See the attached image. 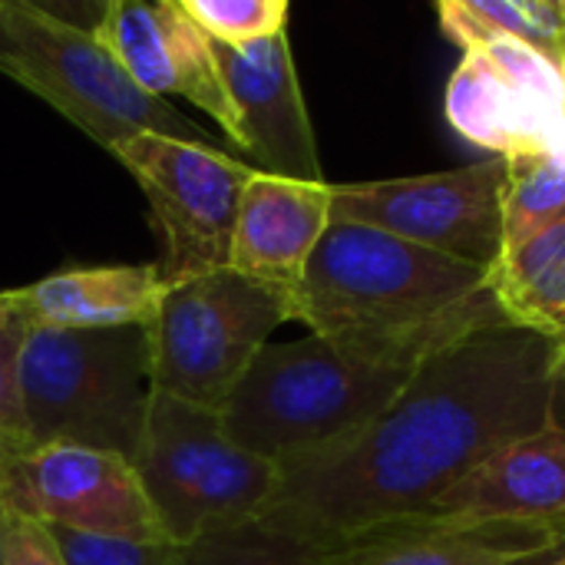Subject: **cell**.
<instances>
[{"mask_svg":"<svg viewBox=\"0 0 565 565\" xmlns=\"http://www.w3.org/2000/svg\"><path fill=\"white\" fill-rule=\"evenodd\" d=\"M162 291L156 265H93L46 275L3 298L30 331H103L149 328Z\"/></svg>","mask_w":565,"mask_h":565,"instance_id":"e0dca14e","label":"cell"},{"mask_svg":"<svg viewBox=\"0 0 565 565\" xmlns=\"http://www.w3.org/2000/svg\"><path fill=\"white\" fill-rule=\"evenodd\" d=\"M565 215V159H507L503 255Z\"/></svg>","mask_w":565,"mask_h":565,"instance_id":"ffe728a7","label":"cell"},{"mask_svg":"<svg viewBox=\"0 0 565 565\" xmlns=\"http://www.w3.org/2000/svg\"><path fill=\"white\" fill-rule=\"evenodd\" d=\"M493 321L507 315L487 281L457 308L404 331L268 344L218 411L222 427L275 467L321 454L374 424L434 354Z\"/></svg>","mask_w":565,"mask_h":565,"instance_id":"7a4b0ae2","label":"cell"},{"mask_svg":"<svg viewBox=\"0 0 565 565\" xmlns=\"http://www.w3.org/2000/svg\"><path fill=\"white\" fill-rule=\"evenodd\" d=\"M447 122L500 159H565V70L516 40L463 50L444 93Z\"/></svg>","mask_w":565,"mask_h":565,"instance_id":"30bf717a","label":"cell"},{"mask_svg":"<svg viewBox=\"0 0 565 565\" xmlns=\"http://www.w3.org/2000/svg\"><path fill=\"white\" fill-rule=\"evenodd\" d=\"M437 20L460 50L503 36L565 63V0H444Z\"/></svg>","mask_w":565,"mask_h":565,"instance_id":"d6986e66","label":"cell"},{"mask_svg":"<svg viewBox=\"0 0 565 565\" xmlns=\"http://www.w3.org/2000/svg\"><path fill=\"white\" fill-rule=\"evenodd\" d=\"M60 546L66 565H175L172 543H126V540H96L70 530L46 526Z\"/></svg>","mask_w":565,"mask_h":565,"instance_id":"cb8c5ba5","label":"cell"},{"mask_svg":"<svg viewBox=\"0 0 565 565\" xmlns=\"http://www.w3.org/2000/svg\"><path fill=\"white\" fill-rule=\"evenodd\" d=\"M565 543L563 520H397L321 546V565H513Z\"/></svg>","mask_w":565,"mask_h":565,"instance_id":"5bb4252c","label":"cell"},{"mask_svg":"<svg viewBox=\"0 0 565 565\" xmlns=\"http://www.w3.org/2000/svg\"><path fill=\"white\" fill-rule=\"evenodd\" d=\"M7 526H10V513L0 510V565H7Z\"/></svg>","mask_w":565,"mask_h":565,"instance_id":"4316f807","label":"cell"},{"mask_svg":"<svg viewBox=\"0 0 565 565\" xmlns=\"http://www.w3.org/2000/svg\"><path fill=\"white\" fill-rule=\"evenodd\" d=\"M295 321L291 288L235 268L166 285L149 324L152 391L205 411H222L268 338Z\"/></svg>","mask_w":565,"mask_h":565,"instance_id":"52a82bcc","label":"cell"},{"mask_svg":"<svg viewBox=\"0 0 565 565\" xmlns=\"http://www.w3.org/2000/svg\"><path fill=\"white\" fill-rule=\"evenodd\" d=\"M487 288V271L381 228L331 222L291 291L318 338H371L430 321Z\"/></svg>","mask_w":565,"mask_h":565,"instance_id":"3957f363","label":"cell"},{"mask_svg":"<svg viewBox=\"0 0 565 565\" xmlns=\"http://www.w3.org/2000/svg\"><path fill=\"white\" fill-rule=\"evenodd\" d=\"M152 394L149 328L26 334L20 407L30 450L70 444L132 463Z\"/></svg>","mask_w":565,"mask_h":565,"instance_id":"277c9868","label":"cell"},{"mask_svg":"<svg viewBox=\"0 0 565 565\" xmlns=\"http://www.w3.org/2000/svg\"><path fill=\"white\" fill-rule=\"evenodd\" d=\"M93 36L146 96L189 99L235 146V116L215 46L179 0H109L99 7Z\"/></svg>","mask_w":565,"mask_h":565,"instance_id":"7c38bea8","label":"cell"},{"mask_svg":"<svg viewBox=\"0 0 565 565\" xmlns=\"http://www.w3.org/2000/svg\"><path fill=\"white\" fill-rule=\"evenodd\" d=\"M30 328L17 318L0 291V460L30 450L23 407H20V358Z\"/></svg>","mask_w":565,"mask_h":565,"instance_id":"603a6c76","label":"cell"},{"mask_svg":"<svg viewBox=\"0 0 565 565\" xmlns=\"http://www.w3.org/2000/svg\"><path fill=\"white\" fill-rule=\"evenodd\" d=\"M166 543L258 523L278 490V467L238 447L218 411L152 394L132 457Z\"/></svg>","mask_w":565,"mask_h":565,"instance_id":"8992f818","label":"cell"},{"mask_svg":"<svg viewBox=\"0 0 565 565\" xmlns=\"http://www.w3.org/2000/svg\"><path fill=\"white\" fill-rule=\"evenodd\" d=\"M7 565H66V559H63V553L53 543L46 526H40L33 520L10 516V526H7Z\"/></svg>","mask_w":565,"mask_h":565,"instance_id":"d4e9b609","label":"cell"},{"mask_svg":"<svg viewBox=\"0 0 565 565\" xmlns=\"http://www.w3.org/2000/svg\"><path fill=\"white\" fill-rule=\"evenodd\" d=\"M195 26L222 46H248L285 33L288 0H179Z\"/></svg>","mask_w":565,"mask_h":565,"instance_id":"7402d4cb","label":"cell"},{"mask_svg":"<svg viewBox=\"0 0 565 565\" xmlns=\"http://www.w3.org/2000/svg\"><path fill=\"white\" fill-rule=\"evenodd\" d=\"M559 341L493 321L434 354L361 434L278 467L262 520L315 546L424 516L513 440L559 424Z\"/></svg>","mask_w":565,"mask_h":565,"instance_id":"6da1fadb","label":"cell"},{"mask_svg":"<svg viewBox=\"0 0 565 565\" xmlns=\"http://www.w3.org/2000/svg\"><path fill=\"white\" fill-rule=\"evenodd\" d=\"M0 73L36 93L103 149L142 132L212 142L175 106L146 96L89 30L56 17L46 3L0 0Z\"/></svg>","mask_w":565,"mask_h":565,"instance_id":"5b68a950","label":"cell"},{"mask_svg":"<svg viewBox=\"0 0 565 565\" xmlns=\"http://www.w3.org/2000/svg\"><path fill=\"white\" fill-rule=\"evenodd\" d=\"M424 516L447 523L563 520L565 427L550 424L483 460Z\"/></svg>","mask_w":565,"mask_h":565,"instance_id":"2e32d148","label":"cell"},{"mask_svg":"<svg viewBox=\"0 0 565 565\" xmlns=\"http://www.w3.org/2000/svg\"><path fill=\"white\" fill-rule=\"evenodd\" d=\"M139 182L162 238L159 278L175 285L228 268V248L252 162L215 142H189L159 132L132 136L109 149Z\"/></svg>","mask_w":565,"mask_h":565,"instance_id":"ba28073f","label":"cell"},{"mask_svg":"<svg viewBox=\"0 0 565 565\" xmlns=\"http://www.w3.org/2000/svg\"><path fill=\"white\" fill-rule=\"evenodd\" d=\"M212 46L235 116V149L255 172L324 182L288 30L248 46Z\"/></svg>","mask_w":565,"mask_h":565,"instance_id":"4fadbf2b","label":"cell"},{"mask_svg":"<svg viewBox=\"0 0 565 565\" xmlns=\"http://www.w3.org/2000/svg\"><path fill=\"white\" fill-rule=\"evenodd\" d=\"M513 565H565V543L556 546V550H550V553H540V556H530V559Z\"/></svg>","mask_w":565,"mask_h":565,"instance_id":"484cf974","label":"cell"},{"mask_svg":"<svg viewBox=\"0 0 565 565\" xmlns=\"http://www.w3.org/2000/svg\"><path fill=\"white\" fill-rule=\"evenodd\" d=\"M563 70H565V63H563Z\"/></svg>","mask_w":565,"mask_h":565,"instance_id":"f1b7e54d","label":"cell"},{"mask_svg":"<svg viewBox=\"0 0 565 565\" xmlns=\"http://www.w3.org/2000/svg\"><path fill=\"white\" fill-rule=\"evenodd\" d=\"M175 565H321V546L265 523H245L175 546Z\"/></svg>","mask_w":565,"mask_h":565,"instance_id":"44dd1931","label":"cell"},{"mask_svg":"<svg viewBox=\"0 0 565 565\" xmlns=\"http://www.w3.org/2000/svg\"><path fill=\"white\" fill-rule=\"evenodd\" d=\"M503 185L500 156L447 172L344 182L331 185V222L381 228L490 271L503 255Z\"/></svg>","mask_w":565,"mask_h":565,"instance_id":"9c48e42d","label":"cell"},{"mask_svg":"<svg viewBox=\"0 0 565 565\" xmlns=\"http://www.w3.org/2000/svg\"><path fill=\"white\" fill-rule=\"evenodd\" d=\"M328 225L331 182H295L255 172L238 205L228 268L295 291Z\"/></svg>","mask_w":565,"mask_h":565,"instance_id":"9a60e30c","label":"cell"},{"mask_svg":"<svg viewBox=\"0 0 565 565\" xmlns=\"http://www.w3.org/2000/svg\"><path fill=\"white\" fill-rule=\"evenodd\" d=\"M559 381H563V391H565V338L559 341Z\"/></svg>","mask_w":565,"mask_h":565,"instance_id":"83f0119b","label":"cell"},{"mask_svg":"<svg viewBox=\"0 0 565 565\" xmlns=\"http://www.w3.org/2000/svg\"><path fill=\"white\" fill-rule=\"evenodd\" d=\"M507 321L540 331L546 338H565V215L540 228L520 248L500 255L487 271Z\"/></svg>","mask_w":565,"mask_h":565,"instance_id":"ac0fdd59","label":"cell"},{"mask_svg":"<svg viewBox=\"0 0 565 565\" xmlns=\"http://www.w3.org/2000/svg\"><path fill=\"white\" fill-rule=\"evenodd\" d=\"M0 510L79 536L166 543L136 467L89 447L50 444L0 460Z\"/></svg>","mask_w":565,"mask_h":565,"instance_id":"8fae6325","label":"cell"}]
</instances>
